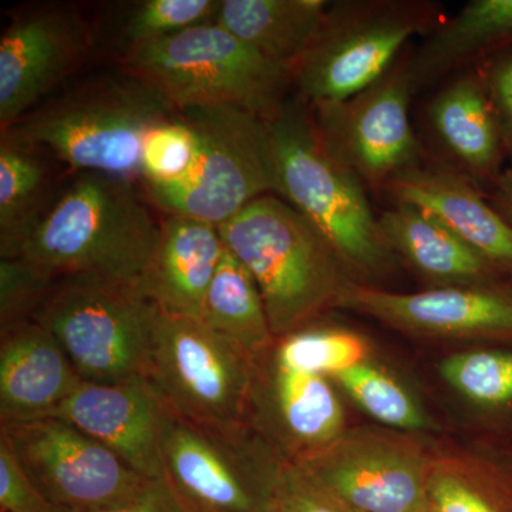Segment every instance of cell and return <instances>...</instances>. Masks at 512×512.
Segmentation results:
<instances>
[{
  "label": "cell",
  "mask_w": 512,
  "mask_h": 512,
  "mask_svg": "<svg viewBox=\"0 0 512 512\" xmlns=\"http://www.w3.org/2000/svg\"><path fill=\"white\" fill-rule=\"evenodd\" d=\"M279 197L288 201L318 228L339 261L357 278L383 274L393 252L367 201L362 180L325 143L313 121L311 107L286 101L271 121Z\"/></svg>",
  "instance_id": "cell-4"
},
{
  "label": "cell",
  "mask_w": 512,
  "mask_h": 512,
  "mask_svg": "<svg viewBox=\"0 0 512 512\" xmlns=\"http://www.w3.org/2000/svg\"><path fill=\"white\" fill-rule=\"evenodd\" d=\"M512 49V0H471L410 57L414 89ZM480 64V66H481Z\"/></svg>",
  "instance_id": "cell-23"
},
{
  "label": "cell",
  "mask_w": 512,
  "mask_h": 512,
  "mask_svg": "<svg viewBox=\"0 0 512 512\" xmlns=\"http://www.w3.org/2000/svg\"><path fill=\"white\" fill-rule=\"evenodd\" d=\"M439 3L424 0H345L329 3L322 25L291 70L299 99L338 103L383 76L414 36L443 22Z\"/></svg>",
  "instance_id": "cell-7"
},
{
  "label": "cell",
  "mask_w": 512,
  "mask_h": 512,
  "mask_svg": "<svg viewBox=\"0 0 512 512\" xmlns=\"http://www.w3.org/2000/svg\"><path fill=\"white\" fill-rule=\"evenodd\" d=\"M0 511L70 512L52 503L36 487L3 434H0Z\"/></svg>",
  "instance_id": "cell-35"
},
{
  "label": "cell",
  "mask_w": 512,
  "mask_h": 512,
  "mask_svg": "<svg viewBox=\"0 0 512 512\" xmlns=\"http://www.w3.org/2000/svg\"><path fill=\"white\" fill-rule=\"evenodd\" d=\"M431 458L397 434L356 431L299 464L362 512H410L426 503Z\"/></svg>",
  "instance_id": "cell-15"
},
{
  "label": "cell",
  "mask_w": 512,
  "mask_h": 512,
  "mask_svg": "<svg viewBox=\"0 0 512 512\" xmlns=\"http://www.w3.org/2000/svg\"><path fill=\"white\" fill-rule=\"evenodd\" d=\"M82 13L49 6L16 16L0 37V127L18 124L72 76L92 50Z\"/></svg>",
  "instance_id": "cell-14"
},
{
  "label": "cell",
  "mask_w": 512,
  "mask_h": 512,
  "mask_svg": "<svg viewBox=\"0 0 512 512\" xmlns=\"http://www.w3.org/2000/svg\"><path fill=\"white\" fill-rule=\"evenodd\" d=\"M440 375L461 396L485 409L512 407V352L471 350L444 359Z\"/></svg>",
  "instance_id": "cell-31"
},
{
  "label": "cell",
  "mask_w": 512,
  "mask_h": 512,
  "mask_svg": "<svg viewBox=\"0 0 512 512\" xmlns=\"http://www.w3.org/2000/svg\"><path fill=\"white\" fill-rule=\"evenodd\" d=\"M481 66L503 134L505 150L512 153V49Z\"/></svg>",
  "instance_id": "cell-36"
},
{
  "label": "cell",
  "mask_w": 512,
  "mask_h": 512,
  "mask_svg": "<svg viewBox=\"0 0 512 512\" xmlns=\"http://www.w3.org/2000/svg\"><path fill=\"white\" fill-rule=\"evenodd\" d=\"M180 111L197 134V157L181 180L148 185L160 210L221 227L252 201L281 195L269 121L234 106Z\"/></svg>",
  "instance_id": "cell-6"
},
{
  "label": "cell",
  "mask_w": 512,
  "mask_h": 512,
  "mask_svg": "<svg viewBox=\"0 0 512 512\" xmlns=\"http://www.w3.org/2000/svg\"><path fill=\"white\" fill-rule=\"evenodd\" d=\"M221 0H143L133 3L120 28L124 55L195 26L215 23Z\"/></svg>",
  "instance_id": "cell-30"
},
{
  "label": "cell",
  "mask_w": 512,
  "mask_h": 512,
  "mask_svg": "<svg viewBox=\"0 0 512 512\" xmlns=\"http://www.w3.org/2000/svg\"><path fill=\"white\" fill-rule=\"evenodd\" d=\"M224 252V241L215 225L167 215L141 289L158 311L201 320L205 296Z\"/></svg>",
  "instance_id": "cell-20"
},
{
  "label": "cell",
  "mask_w": 512,
  "mask_h": 512,
  "mask_svg": "<svg viewBox=\"0 0 512 512\" xmlns=\"http://www.w3.org/2000/svg\"><path fill=\"white\" fill-rule=\"evenodd\" d=\"M177 111L157 87L123 70L47 101L5 131L53 151L80 173L133 181L141 178L148 131Z\"/></svg>",
  "instance_id": "cell-3"
},
{
  "label": "cell",
  "mask_w": 512,
  "mask_h": 512,
  "mask_svg": "<svg viewBox=\"0 0 512 512\" xmlns=\"http://www.w3.org/2000/svg\"><path fill=\"white\" fill-rule=\"evenodd\" d=\"M165 402L148 376L83 382L50 417L89 434L150 481L163 478L161 426Z\"/></svg>",
  "instance_id": "cell-17"
},
{
  "label": "cell",
  "mask_w": 512,
  "mask_h": 512,
  "mask_svg": "<svg viewBox=\"0 0 512 512\" xmlns=\"http://www.w3.org/2000/svg\"><path fill=\"white\" fill-rule=\"evenodd\" d=\"M158 309L140 284L96 275L57 278L35 316L83 382L147 376Z\"/></svg>",
  "instance_id": "cell-8"
},
{
  "label": "cell",
  "mask_w": 512,
  "mask_h": 512,
  "mask_svg": "<svg viewBox=\"0 0 512 512\" xmlns=\"http://www.w3.org/2000/svg\"><path fill=\"white\" fill-rule=\"evenodd\" d=\"M160 228L133 181L80 173L53 202L20 256L55 278L96 275L141 285Z\"/></svg>",
  "instance_id": "cell-1"
},
{
  "label": "cell",
  "mask_w": 512,
  "mask_h": 512,
  "mask_svg": "<svg viewBox=\"0 0 512 512\" xmlns=\"http://www.w3.org/2000/svg\"><path fill=\"white\" fill-rule=\"evenodd\" d=\"M410 57L400 56L372 86L338 103L309 104L330 150L373 188L420 164L421 147L410 121L414 92Z\"/></svg>",
  "instance_id": "cell-11"
},
{
  "label": "cell",
  "mask_w": 512,
  "mask_h": 512,
  "mask_svg": "<svg viewBox=\"0 0 512 512\" xmlns=\"http://www.w3.org/2000/svg\"><path fill=\"white\" fill-rule=\"evenodd\" d=\"M392 252L402 255L417 274L440 286L493 284L503 272L426 212L396 204L379 218Z\"/></svg>",
  "instance_id": "cell-22"
},
{
  "label": "cell",
  "mask_w": 512,
  "mask_h": 512,
  "mask_svg": "<svg viewBox=\"0 0 512 512\" xmlns=\"http://www.w3.org/2000/svg\"><path fill=\"white\" fill-rule=\"evenodd\" d=\"M328 6L325 0H221L215 23L291 72Z\"/></svg>",
  "instance_id": "cell-24"
},
{
  "label": "cell",
  "mask_w": 512,
  "mask_h": 512,
  "mask_svg": "<svg viewBox=\"0 0 512 512\" xmlns=\"http://www.w3.org/2000/svg\"><path fill=\"white\" fill-rule=\"evenodd\" d=\"M56 281L23 256L0 259V329L35 319Z\"/></svg>",
  "instance_id": "cell-33"
},
{
  "label": "cell",
  "mask_w": 512,
  "mask_h": 512,
  "mask_svg": "<svg viewBox=\"0 0 512 512\" xmlns=\"http://www.w3.org/2000/svg\"><path fill=\"white\" fill-rule=\"evenodd\" d=\"M30 480L52 503L89 512L123 503L154 483L100 441L59 417L0 426Z\"/></svg>",
  "instance_id": "cell-12"
},
{
  "label": "cell",
  "mask_w": 512,
  "mask_h": 512,
  "mask_svg": "<svg viewBox=\"0 0 512 512\" xmlns=\"http://www.w3.org/2000/svg\"><path fill=\"white\" fill-rule=\"evenodd\" d=\"M40 147L10 131L0 137V259L22 254L52 207V177Z\"/></svg>",
  "instance_id": "cell-25"
},
{
  "label": "cell",
  "mask_w": 512,
  "mask_h": 512,
  "mask_svg": "<svg viewBox=\"0 0 512 512\" xmlns=\"http://www.w3.org/2000/svg\"><path fill=\"white\" fill-rule=\"evenodd\" d=\"M430 512H512V470L473 457L431 458Z\"/></svg>",
  "instance_id": "cell-27"
},
{
  "label": "cell",
  "mask_w": 512,
  "mask_h": 512,
  "mask_svg": "<svg viewBox=\"0 0 512 512\" xmlns=\"http://www.w3.org/2000/svg\"><path fill=\"white\" fill-rule=\"evenodd\" d=\"M386 190L396 204L436 218L503 274H512V227L467 175L453 167L419 164L396 175Z\"/></svg>",
  "instance_id": "cell-18"
},
{
  "label": "cell",
  "mask_w": 512,
  "mask_h": 512,
  "mask_svg": "<svg viewBox=\"0 0 512 512\" xmlns=\"http://www.w3.org/2000/svg\"><path fill=\"white\" fill-rule=\"evenodd\" d=\"M366 340L356 333L329 326L303 328L276 340L272 359L292 372L333 377L363 363L367 357Z\"/></svg>",
  "instance_id": "cell-28"
},
{
  "label": "cell",
  "mask_w": 512,
  "mask_h": 512,
  "mask_svg": "<svg viewBox=\"0 0 512 512\" xmlns=\"http://www.w3.org/2000/svg\"><path fill=\"white\" fill-rule=\"evenodd\" d=\"M266 356L255 362L247 423L282 460L301 464L345 431V412L329 377L292 372Z\"/></svg>",
  "instance_id": "cell-16"
},
{
  "label": "cell",
  "mask_w": 512,
  "mask_h": 512,
  "mask_svg": "<svg viewBox=\"0 0 512 512\" xmlns=\"http://www.w3.org/2000/svg\"><path fill=\"white\" fill-rule=\"evenodd\" d=\"M427 113L454 170L483 183L500 178L507 150L483 66L454 77L434 96Z\"/></svg>",
  "instance_id": "cell-21"
},
{
  "label": "cell",
  "mask_w": 512,
  "mask_h": 512,
  "mask_svg": "<svg viewBox=\"0 0 512 512\" xmlns=\"http://www.w3.org/2000/svg\"><path fill=\"white\" fill-rule=\"evenodd\" d=\"M194 127L180 110L148 131L141 151V178L146 185H165L181 180L197 157Z\"/></svg>",
  "instance_id": "cell-32"
},
{
  "label": "cell",
  "mask_w": 512,
  "mask_h": 512,
  "mask_svg": "<svg viewBox=\"0 0 512 512\" xmlns=\"http://www.w3.org/2000/svg\"><path fill=\"white\" fill-rule=\"evenodd\" d=\"M410 512H430L429 508H427V503L419 505V507L414 508L413 511Z\"/></svg>",
  "instance_id": "cell-39"
},
{
  "label": "cell",
  "mask_w": 512,
  "mask_h": 512,
  "mask_svg": "<svg viewBox=\"0 0 512 512\" xmlns=\"http://www.w3.org/2000/svg\"><path fill=\"white\" fill-rule=\"evenodd\" d=\"M281 463L251 427L197 423L165 404L161 483L181 512H269Z\"/></svg>",
  "instance_id": "cell-9"
},
{
  "label": "cell",
  "mask_w": 512,
  "mask_h": 512,
  "mask_svg": "<svg viewBox=\"0 0 512 512\" xmlns=\"http://www.w3.org/2000/svg\"><path fill=\"white\" fill-rule=\"evenodd\" d=\"M333 309L424 338L512 339V286L501 282L399 293L348 278Z\"/></svg>",
  "instance_id": "cell-13"
},
{
  "label": "cell",
  "mask_w": 512,
  "mask_h": 512,
  "mask_svg": "<svg viewBox=\"0 0 512 512\" xmlns=\"http://www.w3.org/2000/svg\"><path fill=\"white\" fill-rule=\"evenodd\" d=\"M218 229L254 276L276 339L335 308L348 272L318 228L284 198L264 195Z\"/></svg>",
  "instance_id": "cell-2"
},
{
  "label": "cell",
  "mask_w": 512,
  "mask_h": 512,
  "mask_svg": "<svg viewBox=\"0 0 512 512\" xmlns=\"http://www.w3.org/2000/svg\"><path fill=\"white\" fill-rule=\"evenodd\" d=\"M495 185H497V197H495L497 205L494 208L512 227V168L501 173Z\"/></svg>",
  "instance_id": "cell-38"
},
{
  "label": "cell",
  "mask_w": 512,
  "mask_h": 512,
  "mask_svg": "<svg viewBox=\"0 0 512 512\" xmlns=\"http://www.w3.org/2000/svg\"><path fill=\"white\" fill-rule=\"evenodd\" d=\"M255 362L201 320L158 311L147 376L181 416L212 426H248Z\"/></svg>",
  "instance_id": "cell-10"
},
{
  "label": "cell",
  "mask_w": 512,
  "mask_h": 512,
  "mask_svg": "<svg viewBox=\"0 0 512 512\" xmlns=\"http://www.w3.org/2000/svg\"><path fill=\"white\" fill-rule=\"evenodd\" d=\"M82 383L45 326L30 320L0 329V426L52 416Z\"/></svg>",
  "instance_id": "cell-19"
},
{
  "label": "cell",
  "mask_w": 512,
  "mask_h": 512,
  "mask_svg": "<svg viewBox=\"0 0 512 512\" xmlns=\"http://www.w3.org/2000/svg\"><path fill=\"white\" fill-rule=\"evenodd\" d=\"M89 512H181L174 503L167 488L160 481H154L148 485L143 493L123 501V503L110 505Z\"/></svg>",
  "instance_id": "cell-37"
},
{
  "label": "cell",
  "mask_w": 512,
  "mask_h": 512,
  "mask_svg": "<svg viewBox=\"0 0 512 512\" xmlns=\"http://www.w3.org/2000/svg\"><path fill=\"white\" fill-rule=\"evenodd\" d=\"M201 322L255 360L278 340L254 276L227 247L205 296Z\"/></svg>",
  "instance_id": "cell-26"
},
{
  "label": "cell",
  "mask_w": 512,
  "mask_h": 512,
  "mask_svg": "<svg viewBox=\"0 0 512 512\" xmlns=\"http://www.w3.org/2000/svg\"><path fill=\"white\" fill-rule=\"evenodd\" d=\"M124 72L150 83L178 110L234 106L274 121L291 72L217 23L195 26L121 57Z\"/></svg>",
  "instance_id": "cell-5"
},
{
  "label": "cell",
  "mask_w": 512,
  "mask_h": 512,
  "mask_svg": "<svg viewBox=\"0 0 512 512\" xmlns=\"http://www.w3.org/2000/svg\"><path fill=\"white\" fill-rule=\"evenodd\" d=\"M330 380L338 383L360 409L384 426L407 431L430 426L426 414L410 393L379 367L359 363Z\"/></svg>",
  "instance_id": "cell-29"
},
{
  "label": "cell",
  "mask_w": 512,
  "mask_h": 512,
  "mask_svg": "<svg viewBox=\"0 0 512 512\" xmlns=\"http://www.w3.org/2000/svg\"><path fill=\"white\" fill-rule=\"evenodd\" d=\"M269 512H362L329 490L299 464L282 460Z\"/></svg>",
  "instance_id": "cell-34"
}]
</instances>
